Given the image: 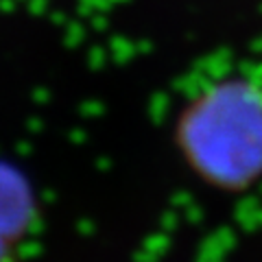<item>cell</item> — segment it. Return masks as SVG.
I'll use <instances>...</instances> for the list:
<instances>
[]
</instances>
